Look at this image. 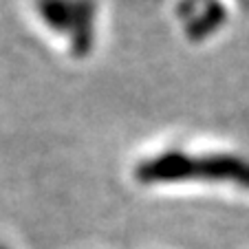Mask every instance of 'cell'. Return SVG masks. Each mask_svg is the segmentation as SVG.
Here are the masks:
<instances>
[{
    "label": "cell",
    "instance_id": "1",
    "mask_svg": "<svg viewBox=\"0 0 249 249\" xmlns=\"http://www.w3.org/2000/svg\"><path fill=\"white\" fill-rule=\"evenodd\" d=\"M137 179L155 181H231L238 185H249V161L238 157H188L183 152H163L137 165Z\"/></svg>",
    "mask_w": 249,
    "mask_h": 249
}]
</instances>
